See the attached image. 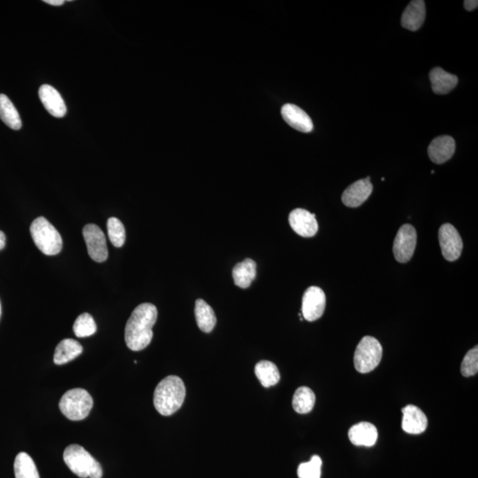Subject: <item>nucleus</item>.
Returning a JSON list of instances; mask_svg holds the SVG:
<instances>
[{"label":"nucleus","instance_id":"9d476101","mask_svg":"<svg viewBox=\"0 0 478 478\" xmlns=\"http://www.w3.org/2000/svg\"><path fill=\"white\" fill-rule=\"evenodd\" d=\"M326 307V295L321 288L311 286L304 293L302 299L303 318L314 322L323 316Z\"/></svg>","mask_w":478,"mask_h":478},{"label":"nucleus","instance_id":"a878e982","mask_svg":"<svg viewBox=\"0 0 478 478\" xmlns=\"http://www.w3.org/2000/svg\"><path fill=\"white\" fill-rule=\"evenodd\" d=\"M316 403V395L309 387H300L297 389L293 399L294 410L299 414H307L312 411Z\"/></svg>","mask_w":478,"mask_h":478},{"label":"nucleus","instance_id":"f3484780","mask_svg":"<svg viewBox=\"0 0 478 478\" xmlns=\"http://www.w3.org/2000/svg\"><path fill=\"white\" fill-rule=\"evenodd\" d=\"M350 441L357 447H373L378 441V429L371 422H360L348 432Z\"/></svg>","mask_w":478,"mask_h":478},{"label":"nucleus","instance_id":"473e14b6","mask_svg":"<svg viewBox=\"0 0 478 478\" xmlns=\"http://www.w3.org/2000/svg\"><path fill=\"white\" fill-rule=\"evenodd\" d=\"M6 245V235L4 232L0 231V250L5 248Z\"/></svg>","mask_w":478,"mask_h":478},{"label":"nucleus","instance_id":"4468645a","mask_svg":"<svg viewBox=\"0 0 478 478\" xmlns=\"http://www.w3.org/2000/svg\"><path fill=\"white\" fill-rule=\"evenodd\" d=\"M39 99L42 101L45 109L56 118H62L66 116L67 107L63 99L56 89L51 85L44 84L39 88Z\"/></svg>","mask_w":478,"mask_h":478},{"label":"nucleus","instance_id":"a211bd4d","mask_svg":"<svg viewBox=\"0 0 478 478\" xmlns=\"http://www.w3.org/2000/svg\"><path fill=\"white\" fill-rule=\"evenodd\" d=\"M426 16L425 2L422 0H414L409 3L404 10L401 17V25L404 29L417 31L424 24Z\"/></svg>","mask_w":478,"mask_h":478},{"label":"nucleus","instance_id":"2f4dec72","mask_svg":"<svg viewBox=\"0 0 478 478\" xmlns=\"http://www.w3.org/2000/svg\"><path fill=\"white\" fill-rule=\"evenodd\" d=\"M45 3H47L48 5L51 6H60L62 5H64V0H45Z\"/></svg>","mask_w":478,"mask_h":478},{"label":"nucleus","instance_id":"2eb2a0df","mask_svg":"<svg viewBox=\"0 0 478 478\" xmlns=\"http://www.w3.org/2000/svg\"><path fill=\"white\" fill-rule=\"evenodd\" d=\"M402 429L408 434L417 435L426 431L428 419L417 406L408 405L402 409Z\"/></svg>","mask_w":478,"mask_h":478},{"label":"nucleus","instance_id":"f257e3e1","mask_svg":"<svg viewBox=\"0 0 478 478\" xmlns=\"http://www.w3.org/2000/svg\"><path fill=\"white\" fill-rule=\"evenodd\" d=\"M157 317L158 311L153 304H140L134 309L125 327V342L130 350L141 351L150 345Z\"/></svg>","mask_w":478,"mask_h":478},{"label":"nucleus","instance_id":"dca6fc26","mask_svg":"<svg viewBox=\"0 0 478 478\" xmlns=\"http://www.w3.org/2000/svg\"><path fill=\"white\" fill-rule=\"evenodd\" d=\"M455 152V141L450 136H440L431 141L428 155L432 162L443 164L453 157Z\"/></svg>","mask_w":478,"mask_h":478},{"label":"nucleus","instance_id":"b1692460","mask_svg":"<svg viewBox=\"0 0 478 478\" xmlns=\"http://www.w3.org/2000/svg\"><path fill=\"white\" fill-rule=\"evenodd\" d=\"M0 119L15 130L22 128V120L14 104L5 94H0Z\"/></svg>","mask_w":478,"mask_h":478},{"label":"nucleus","instance_id":"9b49d317","mask_svg":"<svg viewBox=\"0 0 478 478\" xmlns=\"http://www.w3.org/2000/svg\"><path fill=\"white\" fill-rule=\"evenodd\" d=\"M289 222L291 229L303 238H312L318 231L316 215L306 209L296 208L291 212Z\"/></svg>","mask_w":478,"mask_h":478},{"label":"nucleus","instance_id":"0eeeda50","mask_svg":"<svg viewBox=\"0 0 478 478\" xmlns=\"http://www.w3.org/2000/svg\"><path fill=\"white\" fill-rule=\"evenodd\" d=\"M417 234L410 224H404L399 229L394 244V254L399 263H405L411 260L417 247Z\"/></svg>","mask_w":478,"mask_h":478},{"label":"nucleus","instance_id":"c85d7f7f","mask_svg":"<svg viewBox=\"0 0 478 478\" xmlns=\"http://www.w3.org/2000/svg\"><path fill=\"white\" fill-rule=\"evenodd\" d=\"M323 461L318 455H314L309 463H301L298 469L300 478H321Z\"/></svg>","mask_w":478,"mask_h":478},{"label":"nucleus","instance_id":"1a4fd4ad","mask_svg":"<svg viewBox=\"0 0 478 478\" xmlns=\"http://www.w3.org/2000/svg\"><path fill=\"white\" fill-rule=\"evenodd\" d=\"M442 254L445 260L455 261L460 258L463 252V243L459 232L450 224H445L438 231Z\"/></svg>","mask_w":478,"mask_h":478},{"label":"nucleus","instance_id":"39448f33","mask_svg":"<svg viewBox=\"0 0 478 478\" xmlns=\"http://www.w3.org/2000/svg\"><path fill=\"white\" fill-rule=\"evenodd\" d=\"M59 407L70 420L81 421L89 415L93 407V399L86 390L71 389L62 396Z\"/></svg>","mask_w":478,"mask_h":478},{"label":"nucleus","instance_id":"bb28decb","mask_svg":"<svg viewBox=\"0 0 478 478\" xmlns=\"http://www.w3.org/2000/svg\"><path fill=\"white\" fill-rule=\"evenodd\" d=\"M73 330L77 338H87L96 333L97 325L93 317L90 314L84 313L80 314L75 320Z\"/></svg>","mask_w":478,"mask_h":478},{"label":"nucleus","instance_id":"6e6552de","mask_svg":"<svg viewBox=\"0 0 478 478\" xmlns=\"http://www.w3.org/2000/svg\"><path fill=\"white\" fill-rule=\"evenodd\" d=\"M83 235L90 257L96 263L106 261L108 257L107 239L99 226L93 224L85 225Z\"/></svg>","mask_w":478,"mask_h":478},{"label":"nucleus","instance_id":"4be33fe9","mask_svg":"<svg viewBox=\"0 0 478 478\" xmlns=\"http://www.w3.org/2000/svg\"><path fill=\"white\" fill-rule=\"evenodd\" d=\"M195 317L199 328L206 333L211 332L217 322L214 310L203 300H196Z\"/></svg>","mask_w":478,"mask_h":478},{"label":"nucleus","instance_id":"c756f323","mask_svg":"<svg viewBox=\"0 0 478 478\" xmlns=\"http://www.w3.org/2000/svg\"><path fill=\"white\" fill-rule=\"evenodd\" d=\"M461 374L465 378L477 375L478 371V347L470 350L465 355L461 367Z\"/></svg>","mask_w":478,"mask_h":478},{"label":"nucleus","instance_id":"7ed1b4c3","mask_svg":"<svg viewBox=\"0 0 478 478\" xmlns=\"http://www.w3.org/2000/svg\"><path fill=\"white\" fill-rule=\"evenodd\" d=\"M63 459L72 472L81 478H101L103 476L100 464L81 445H68L64 451Z\"/></svg>","mask_w":478,"mask_h":478},{"label":"nucleus","instance_id":"cd10ccee","mask_svg":"<svg viewBox=\"0 0 478 478\" xmlns=\"http://www.w3.org/2000/svg\"><path fill=\"white\" fill-rule=\"evenodd\" d=\"M107 232L111 243L116 247H122L125 243L126 232L123 222L116 217L107 220Z\"/></svg>","mask_w":478,"mask_h":478},{"label":"nucleus","instance_id":"6ab92c4d","mask_svg":"<svg viewBox=\"0 0 478 478\" xmlns=\"http://www.w3.org/2000/svg\"><path fill=\"white\" fill-rule=\"evenodd\" d=\"M430 79L434 93L440 95L449 93L458 84L456 75L447 73L441 68H435L430 72Z\"/></svg>","mask_w":478,"mask_h":478},{"label":"nucleus","instance_id":"5701e85b","mask_svg":"<svg viewBox=\"0 0 478 478\" xmlns=\"http://www.w3.org/2000/svg\"><path fill=\"white\" fill-rule=\"evenodd\" d=\"M255 375L263 387L276 385L280 380V372L273 362L261 361L255 366Z\"/></svg>","mask_w":478,"mask_h":478},{"label":"nucleus","instance_id":"20e7f679","mask_svg":"<svg viewBox=\"0 0 478 478\" xmlns=\"http://www.w3.org/2000/svg\"><path fill=\"white\" fill-rule=\"evenodd\" d=\"M31 234L37 247L45 255H56L62 249V238L54 226L40 216L31 225Z\"/></svg>","mask_w":478,"mask_h":478},{"label":"nucleus","instance_id":"393cba45","mask_svg":"<svg viewBox=\"0 0 478 478\" xmlns=\"http://www.w3.org/2000/svg\"><path fill=\"white\" fill-rule=\"evenodd\" d=\"M15 478H40L37 466L27 453H20L15 461Z\"/></svg>","mask_w":478,"mask_h":478},{"label":"nucleus","instance_id":"ddd939ff","mask_svg":"<svg viewBox=\"0 0 478 478\" xmlns=\"http://www.w3.org/2000/svg\"><path fill=\"white\" fill-rule=\"evenodd\" d=\"M284 120L298 132L309 133L314 129L313 122L309 114L300 107L293 104H286L282 107Z\"/></svg>","mask_w":478,"mask_h":478},{"label":"nucleus","instance_id":"f8f14e48","mask_svg":"<svg viewBox=\"0 0 478 478\" xmlns=\"http://www.w3.org/2000/svg\"><path fill=\"white\" fill-rule=\"evenodd\" d=\"M372 192L373 185L369 178L359 180L343 192L342 201L348 208H358L369 198Z\"/></svg>","mask_w":478,"mask_h":478},{"label":"nucleus","instance_id":"aec40b11","mask_svg":"<svg viewBox=\"0 0 478 478\" xmlns=\"http://www.w3.org/2000/svg\"><path fill=\"white\" fill-rule=\"evenodd\" d=\"M256 263L251 259H245L242 263L236 265L232 270L236 286L242 289H247L250 286L256 277Z\"/></svg>","mask_w":478,"mask_h":478},{"label":"nucleus","instance_id":"72a5a7b5","mask_svg":"<svg viewBox=\"0 0 478 478\" xmlns=\"http://www.w3.org/2000/svg\"><path fill=\"white\" fill-rule=\"evenodd\" d=\"M1 313H2L1 302H0V317H1Z\"/></svg>","mask_w":478,"mask_h":478},{"label":"nucleus","instance_id":"423d86ee","mask_svg":"<svg viewBox=\"0 0 478 478\" xmlns=\"http://www.w3.org/2000/svg\"><path fill=\"white\" fill-rule=\"evenodd\" d=\"M383 356V347L378 339L366 336L357 346L353 363L356 371L366 374L379 365Z\"/></svg>","mask_w":478,"mask_h":478},{"label":"nucleus","instance_id":"412c9836","mask_svg":"<svg viewBox=\"0 0 478 478\" xmlns=\"http://www.w3.org/2000/svg\"><path fill=\"white\" fill-rule=\"evenodd\" d=\"M83 353V346L77 340L66 339L62 340L55 349L54 361L55 364L63 365L73 361Z\"/></svg>","mask_w":478,"mask_h":478},{"label":"nucleus","instance_id":"f03ea898","mask_svg":"<svg viewBox=\"0 0 478 478\" xmlns=\"http://www.w3.org/2000/svg\"><path fill=\"white\" fill-rule=\"evenodd\" d=\"M185 395L183 380L176 376H169L157 385L153 403L160 415L169 417L181 408Z\"/></svg>","mask_w":478,"mask_h":478},{"label":"nucleus","instance_id":"7c9ffc66","mask_svg":"<svg viewBox=\"0 0 478 478\" xmlns=\"http://www.w3.org/2000/svg\"><path fill=\"white\" fill-rule=\"evenodd\" d=\"M477 0H466V1H464V8L467 10V11H473V10L477 8Z\"/></svg>","mask_w":478,"mask_h":478}]
</instances>
